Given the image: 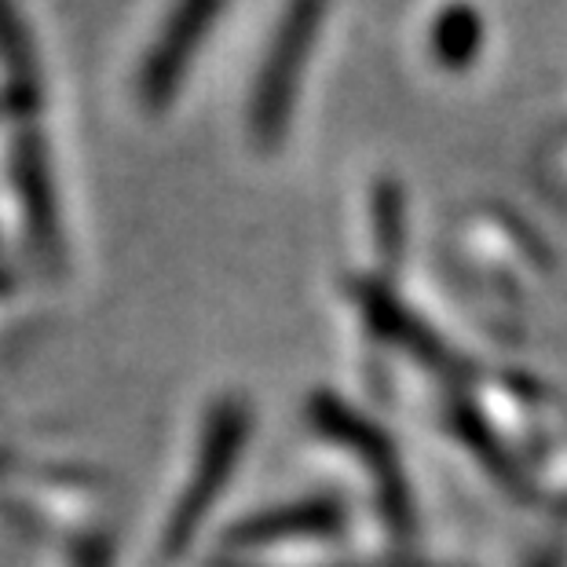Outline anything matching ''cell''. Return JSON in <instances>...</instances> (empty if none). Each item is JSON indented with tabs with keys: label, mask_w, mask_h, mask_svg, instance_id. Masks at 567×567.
<instances>
[{
	"label": "cell",
	"mask_w": 567,
	"mask_h": 567,
	"mask_svg": "<svg viewBox=\"0 0 567 567\" xmlns=\"http://www.w3.org/2000/svg\"><path fill=\"white\" fill-rule=\"evenodd\" d=\"M0 63L11 78H19V84H30L33 55L27 44V33L16 22V0H0Z\"/></svg>",
	"instance_id": "cell-5"
},
{
	"label": "cell",
	"mask_w": 567,
	"mask_h": 567,
	"mask_svg": "<svg viewBox=\"0 0 567 567\" xmlns=\"http://www.w3.org/2000/svg\"><path fill=\"white\" fill-rule=\"evenodd\" d=\"M238 440H243V417H238L235 410H224L220 421H216V425L209 429V443H205V465H202L198 484L190 487L187 502L179 505V513H176L173 542H168L173 549H179V542L190 535V527L198 524L202 509L209 505V498H213L209 484H213V480L227 476V468H231L235 454H238Z\"/></svg>",
	"instance_id": "cell-3"
},
{
	"label": "cell",
	"mask_w": 567,
	"mask_h": 567,
	"mask_svg": "<svg viewBox=\"0 0 567 567\" xmlns=\"http://www.w3.org/2000/svg\"><path fill=\"white\" fill-rule=\"evenodd\" d=\"M480 38H484V27H480V16L468 4H451L440 11L436 30H432V44H436L440 63L446 66H465L476 55Z\"/></svg>",
	"instance_id": "cell-4"
},
{
	"label": "cell",
	"mask_w": 567,
	"mask_h": 567,
	"mask_svg": "<svg viewBox=\"0 0 567 567\" xmlns=\"http://www.w3.org/2000/svg\"><path fill=\"white\" fill-rule=\"evenodd\" d=\"M326 4L330 0H286L282 16L275 22V33L268 48H264L257 81H252L249 92V111H246L249 136L260 147H275L279 136H286L300 95V78H305L308 59L319 44Z\"/></svg>",
	"instance_id": "cell-1"
},
{
	"label": "cell",
	"mask_w": 567,
	"mask_h": 567,
	"mask_svg": "<svg viewBox=\"0 0 567 567\" xmlns=\"http://www.w3.org/2000/svg\"><path fill=\"white\" fill-rule=\"evenodd\" d=\"M216 11H220V0H176V8L168 11L165 27L151 41V52L140 66V100L147 111H162L173 103L190 70V59H198L209 38Z\"/></svg>",
	"instance_id": "cell-2"
}]
</instances>
